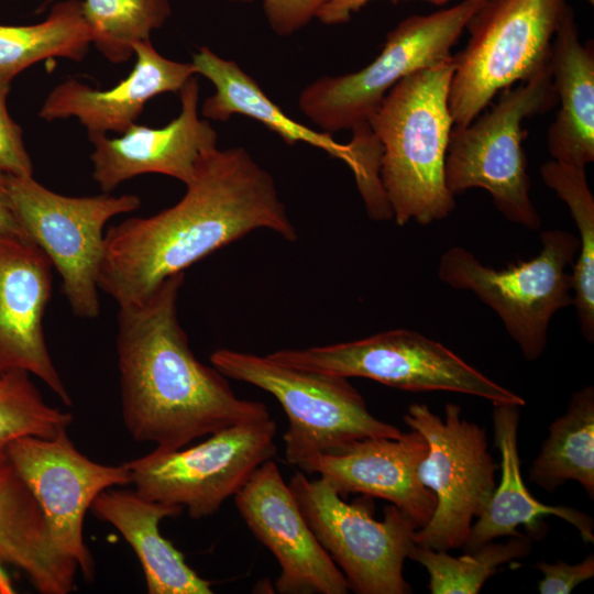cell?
Segmentation results:
<instances>
[{
  "label": "cell",
  "instance_id": "cell-1",
  "mask_svg": "<svg viewBox=\"0 0 594 594\" xmlns=\"http://www.w3.org/2000/svg\"><path fill=\"white\" fill-rule=\"evenodd\" d=\"M185 186L174 206L106 231L98 285L119 307L256 229L297 239L273 176L241 146L207 151Z\"/></svg>",
  "mask_w": 594,
  "mask_h": 594
},
{
  "label": "cell",
  "instance_id": "cell-2",
  "mask_svg": "<svg viewBox=\"0 0 594 594\" xmlns=\"http://www.w3.org/2000/svg\"><path fill=\"white\" fill-rule=\"evenodd\" d=\"M185 273L165 278L138 302L119 307L116 351L123 424L136 442L185 448L229 426L271 418L240 398L227 377L201 363L177 317Z\"/></svg>",
  "mask_w": 594,
  "mask_h": 594
},
{
  "label": "cell",
  "instance_id": "cell-3",
  "mask_svg": "<svg viewBox=\"0 0 594 594\" xmlns=\"http://www.w3.org/2000/svg\"><path fill=\"white\" fill-rule=\"evenodd\" d=\"M453 70L452 56L408 75L367 121L382 146L380 178L398 226H426L455 208L444 173L454 125L448 105Z\"/></svg>",
  "mask_w": 594,
  "mask_h": 594
},
{
  "label": "cell",
  "instance_id": "cell-4",
  "mask_svg": "<svg viewBox=\"0 0 594 594\" xmlns=\"http://www.w3.org/2000/svg\"><path fill=\"white\" fill-rule=\"evenodd\" d=\"M210 362L227 378L256 386L283 407L288 427L283 436L287 463L341 450L366 438L397 439L403 431L374 417L346 377L300 370L267 355L218 349Z\"/></svg>",
  "mask_w": 594,
  "mask_h": 594
},
{
  "label": "cell",
  "instance_id": "cell-5",
  "mask_svg": "<svg viewBox=\"0 0 594 594\" xmlns=\"http://www.w3.org/2000/svg\"><path fill=\"white\" fill-rule=\"evenodd\" d=\"M565 0H485L466 24L470 40L453 56L448 95L454 125H468L494 97L550 67Z\"/></svg>",
  "mask_w": 594,
  "mask_h": 594
},
{
  "label": "cell",
  "instance_id": "cell-6",
  "mask_svg": "<svg viewBox=\"0 0 594 594\" xmlns=\"http://www.w3.org/2000/svg\"><path fill=\"white\" fill-rule=\"evenodd\" d=\"M557 101L549 67L529 81L502 91L498 100L468 125H454L446 156V183L455 196L486 190L498 211L514 223L536 230L541 218L530 198L522 123Z\"/></svg>",
  "mask_w": 594,
  "mask_h": 594
},
{
  "label": "cell",
  "instance_id": "cell-7",
  "mask_svg": "<svg viewBox=\"0 0 594 594\" xmlns=\"http://www.w3.org/2000/svg\"><path fill=\"white\" fill-rule=\"evenodd\" d=\"M484 2L463 0L449 9L402 20L372 63L355 73L322 76L307 85L298 96L300 111L330 134L369 123L398 81L453 56L451 48Z\"/></svg>",
  "mask_w": 594,
  "mask_h": 594
},
{
  "label": "cell",
  "instance_id": "cell-8",
  "mask_svg": "<svg viewBox=\"0 0 594 594\" xmlns=\"http://www.w3.org/2000/svg\"><path fill=\"white\" fill-rule=\"evenodd\" d=\"M542 249L528 261L496 270L462 246L439 261L438 276L454 289L470 290L492 308L527 361L540 358L556 312L573 302L571 274L580 251L578 237L559 229L541 233Z\"/></svg>",
  "mask_w": 594,
  "mask_h": 594
},
{
  "label": "cell",
  "instance_id": "cell-9",
  "mask_svg": "<svg viewBox=\"0 0 594 594\" xmlns=\"http://www.w3.org/2000/svg\"><path fill=\"white\" fill-rule=\"evenodd\" d=\"M267 356L292 367L369 378L404 391H447L493 404H526L521 396L488 378L442 343L406 329L350 342L285 349Z\"/></svg>",
  "mask_w": 594,
  "mask_h": 594
},
{
  "label": "cell",
  "instance_id": "cell-10",
  "mask_svg": "<svg viewBox=\"0 0 594 594\" xmlns=\"http://www.w3.org/2000/svg\"><path fill=\"white\" fill-rule=\"evenodd\" d=\"M12 211L29 241L48 257L62 279V293L76 317L100 312L99 270L105 227L119 215L141 206L136 195L69 197L57 194L33 176L8 175Z\"/></svg>",
  "mask_w": 594,
  "mask_h": 594
},
{
  "label": "cell",
  "instance_id": "cell-11",
  "mask_svg": "<svg viewBox=\"0 0 594 594\" xmlns=\"http://www.w3.org/2000/svg\"><path fill=\"white\" fill-rule=\"evenodd\" d=\"M404 421L428 443L417 474L437 501L432 517L415 530L413 541L435 550L461 548L473 518L485 510L496 486L486 431L463 419L461 407L453 403L446 405L443 419L426 404L414 403Z\"/></svg>",
  "mask_w": 594,
  "mask_h": 594
},
{
  "label": "cell",
  "instance_id": "cell-12",
  "mask_svg": "<svg viewBox=\"0 0 594 594\" xmlns=\"http://www.w3.org/2000/svg\"><path fill=\"white\" fill-rule=\"evenodd\" d=\"M272 418L244 421L209 435L194 447L154 449L125 462L143 497L182 506L193 519L217 513L277 451Z\"/></svg>",
  "mask_w": 594,
  "mask_h": 594
},
{
  "label": "cell",
  "instance_id": "cell-13",
  "mask_svg": "<svg viewBox=\"0 0 594 594\" xmlns=\"http://www.w3.org/2000/svg\"><path fill=\"white\" fill-rule=\"evenodd\" d=\"M288 486L311 531L358 594H408L404 562L418 529L395 505L382 520L369 503H345L323 479L309 480L298 470Z\"/></svg>",
  "mask_w": 594,
  "mask_h": 594
},
{
  "label": "cell",
  "instance_id": "cell-14",
  "mask_svg": "<svg viewBox=\"0 0 594 594\" xmlns=\"http://www.w3.org/2000/svg\"><path fill=\"white\" fill-rule=\"evenodd\" d=\"M6 455L37 501L58 549L92 581L95 561L84 540L85 515L102 491L131 484L127 465L90 460L67 430L54 438H19L9 444Z\"/></svg>",
  "mask_w": 594,
  "mask_h": 594
},
{
  "label": "cell",
  "instance_id": "cell-15",
  "mask_svg": "<svg viewBox=\"0 0 594 594\" xmlns=\"http://www.w3.org/2000/svg\"><path fill=\"white\" fill-rule=\"evenodd\" d=\"M234 502L250 531L279 564L278 593H348L343 573L311 531L273 459L256 469Z\"/></svg>",
  "mask_w": 594,
  "mask_h": 594
},
{
  "label": "cell",
  "instance_id": "cell-16",
  "mask_svg": "<svg viewBox=\"0 0 594 594\" xmlns=\"http://www.w3.org/2000/svg\"><path fill=\"white\" fill-rule=\"evenodd\" d=\"M52 268L46 254L33 242L0 233V375L26 371L72 406L43 329L53 289Z\"/></svg>",
  "mask_w": 594,
  "mask_h": 594
},
{
  "label": "cell",
  "instance_id": "cell-17",
  "mask_svg": "<svg viewBox=\"0 0 594 594\" xmlns=\"http://www.w3.org/2000/svg\"><path fill=\"white\" fill-rule=\"evenodd\" d=\"M180 111L162 128L134 123L117 138L88 134L92 178L105 194L143 174H162L187 185L199 158L217 146L218 134L198 112L199 85L193 76L179 91Z\"/></svg>",
  "mask_w": 594,
  "mask_h": 594
},
{
  "label": "cell",
  "instance_id": "cell-18",
  "mask_svg": "<svg viewBox=\"0 0 594 594\" xmlns=\"http://www.w3.org/2000/svg\"><path fill=\"white\" fill-rule=\"evenodd\" d=\"M428 452L424 436L411 429L397 439L366 438L332 453L318 454L298 469L319 474L342 497L360 493L391 502L418 529L432 517L437 501L418 479L417 469Z\"/></svg>",
  "mask_w": 594,
  "mask_h": 594
},
{
  "label": "cell",
  "instance_id": "cell-19",
  "mask_svg": "<svg viewBox=\"0 0 594 594\" xmlns=\"http://www.w3.org/2000/svg\"><path fill=\"white\" fill-rule=\"evenodd\" d=\"M135 63L130 74L109 89H95L69 78L47 95L38 117L54 121L75 117L88 134L123 133L136 123L152 98L179 92L197 75L191 63H180L161 55L151 40L133 47Z\"/></svg>",
  "mask_w": 594,
  "mask_h": 594
},
{
  "label": "cell",
  "instance_id": "cell-20",
  "mask_svg": "<svg viewBox=\"0 0 594 594\" xmlns=\"http://www.w3.org/2000/svg\"><path fill=\"white\" fill-rule=\"evenodd\" d=\"M92 514L112 525L131 546L142 566L148 594H211V582L185 561L165 539L158 525L184 508L147 499L135 490L102 491L90 506Z\"/></svg>",
  "mask_w": 594,
  "mask_h": 594
},
{
  "label": "cell",
  "instance_id": "cell-21",
  "mask_svg": "<svg viewBox=\"0 0 594 594\" xmlns=\"http://www.w3.org/2000/svg\"><path fill=\"white\" fill-rule=\"evenodd\" d=\"M492 411L495 447L502 457V479L495 486L490 503L477 521L472 525L463 546L473 551L498 537H516L521 534L518 526L529 531L540 529V519L552 515L572 525L587 543L594 541L593 519L576 508L546 505L536 499L526 487L520 472L518 453L519 406L493 404Z\"/></svg>",
  "mask_w": 594,
  "mask_h": 594
},
{
  "label": "cell",
  "instance_id": "cell-22",
  "mask_svg": "<svg viewBox=\"0 0 594 594\" xmlns=\"http://www.w3.org/2000/svg\"><path fill=\"white\" fill-rule=\"evenodd\" d=\"M552 85L560 107L547 132L552 160L585 167L594 161V51L582 45L568 4L551 44Z\"/></svg>",
  "mask_w": 594,
  "mask_h": 594
},
{
  "label": "cell",
  "instance_id": "cell-23",
  "mask_svg": "<svg viewBox=\"0 0 594 594\" xmlns=\"http://www.w3.org/2000/svg\"><path fill=\"white\" fill-rule=\"evenodd\" d=\"M0 563L23 572L42 594H68L79 570L54 542L37 501L7 458L0 460Z\"/></svg>",
  "mask_w": 594,
  "mask_h": 594
},
{
  "label": "cell",
  "instance_id": "cell-24",
  "mask_svg": "<svg viewBox=\"0 0 594 594\" xmlns=\"http://www.w3.org/2000/svg\"><path fill=\"white\" fill-rule=\"evenodd\" d=\"M191 64L196 74L206 77L215 87V94L201 106L205 119L223 122L233 114L249 117L277 133L288 145L307 143L343 161L354 176L358 174L359 161L351 142L341 144L330 133L310 129L288 117L237 62L224 59L202 46L193 55Z\"/></svg>",
  "mask_w": 594,
  "mask_h": 594
},
{
  "label": "cell",
  "instance_id": "cell-25",
  "mask_svg": "<svg viewBox=\"0 0 594 594\" xmlns=\"http://www.w3.org/2000/svg\"><path fill=\"white\" fill-rule=\"evenodd\" d=\"M530 481L552 492L566 481L580 483L594 498V388L575 392L564 415L549 427V436L535 459Z\"/></svg>",
  "mask_w": 594,
  "mask_h": 594
},
{
  "label": "cell",
  "instance_id": "cell-26",
  "mask_svg": "<svg viewBox=\"0 0 594 594\" xmlns=\"http://www.w3.org/2000/svg\"><path fill=\"white\" fill-rule=\"evenodd\" d=\"M92 36L80 0L54 3L42 22L31 25L0 24V80L11 81L34 64L66 58H85Z\"/></svg>",
  "mask_w": 594,
  "mask_h": 594
},
{
  "label": "cell",
  "instance_id": "cell-27",
  "mask_svg": "<svg viewBox=\"0 0 594 594\" xmlns=\"http://www.w3.org/2000/svg\"><path fill=\"white\" fill-rule=\"evenodd\" d=\"M543 183L564 201L579 231L580 251L573 263L572 305L576 309L583 337L594 341V197L590 190L585 167L551 160L542 164Z\"/></svg>",
  "mask_w": 594,
  "mask_h": 594
},
{
  "label": "cell",
  "instance_id": "cell-28",
  "mask_svg": "<svg viewBox=\"0 0 594 594\" xmlns=\"http://www.w3.org/2000/svg\"><path fill=\"white\" fill-rule=\"evenodd\" d=\"M92 44L113 64L133 56L136 43L151 40L172 14L169 0H80Z\"/></svg>",
  "mask_w": 594,
  "mask_h": 594
},
{
  "label": "cell",
  "instance_id": "cell-29",
  "mask_svg": "<svg viewBox=\"0 0 594 594\" xmlns=\"http://www.w3.org/2000/svg\"><path fill=\"white\" fill-rule=\"evenodd\" d=\"M530 538L510 537L506 542L484 543L461 557L413 543L408 558L420 563L429 574L432 594H477L486 580L502 564L524 558L530 552Z\"/></svg>",
  "mask_w": 594,
  "mask_h": 594
},
{
  "label": "cell",
  "instance_id": "cell-30",
  "mask_svg": "<svg viewBox=\"0 0 594 594\" xmlns=\"http://www.w3.org/2000/svg\"><path fill=\"white\" fill-rule=\"evenodd\" d=\"M23 370L0 375V460L14 440L33 436L54 438L73 422L70 413L48 405Z\"/></svg>",
  "mask_w": 594,
  "mask_h": 594
},
{
  "label": "cell",
  "instance_id": "cell-31",
  "mask_svg": "<svg viewBox=\"0 0 594 594\" xmlns=\"http://www.w3.org/2000/svg\"><path fill=\"white\" fill-rule=\"evenodd\" d=\"M10 82L0 80V170L12 176H33V163L25 148L21 127L7 108Z\"/></svg>",
  "mask_w": 594,
  "mask_h": 594
},
{
  "label": "cell",
  "instance_id": "cell-32",
  "mask_svg": "<svg viewBox=\"0 0 594 594\" xmlns=\"http://www.w3.org/2000/svg\"><path fill=\"white\" fill-rule=\"evenodd\" d=\"M327 0H262L263 11L272 31L289 36L317 16Z\"/></svg>",
  "mask_w": 594,
  "mask_h": 594
},
{
  "label": "cell",
  "instance_id": "cell-33",
  "mask_svg": "<svg viewBox=\"0 0 594 594\" xmlns=\"http://www.w3.org/2000/svg\"><path fill=\"white\" fill-rule=\"evenodd\" d=\"M536 568L542 579L538 583L540 594H568L576 585L594 575V556L591 553L578 563L558 561L556 563L538 562Z\"/></svg>",
  "mask_w": 594,
  "mask_h": 594
},
{
  "label": "cell",
  "instance_id": "cell-34",
  "mask_svg": "<svg viewBox=\"0 0 594 594\" xmlns=\"http://www.w3.org/2000/svg\"><path fill=\"white\" fill-rule=\"evenodd\" d=\"M375 0H327L317 13V19L328 25L342 24L351 20L352 14ZM397 2L400 0H392ZM436 6H443L450 0H425Z\"/></svg>",
  "mask_w": 594,
  "mask_h": 594
},
{
  "label": "cell",
  "instance_id": "cell-35",
  "mask_svg": "<svg viewBox=\"0 0 594 594\" xmlns=\"http://www.w3.org/2000/svg\"><path fill=\"white\" fill-rule=\"evenodd\" d=\"M0 233L28 240L11 208L8 174L0 170Z\"/></svg>",
  "mask_w": 594,
  "mask_h": 594
},
{
  "label": "cell",
  "instance_id": "cell-36",
  "mask_svg": "<svg viewBox=\"0 0 594 594\" xmlns=\"http://www.w3.org/2000/svg\"><path fill=\"white\" fill-rule=\"evenodd\" d=\"M226 1L250 3V2L255 1V0H226Z\"/></svg>",
  "mask_w": 594,
  "mask_h": 594
},
{
  "label": "cell",
  "instance_id": "cell-37",
  "mask_svg": "<svg viewBox=\"0 0 594 594\" xmlns=\"http://www.w3.org/2000/svg\"><path fill=\"white\" fill-rule=\"evenodd\" d=\"M586 1H587V2H590L591 4H593V3H594V0H586Z\"/></svg>",
  "mask_w": 594,
  "mask_h": 594
}]
</instances>
